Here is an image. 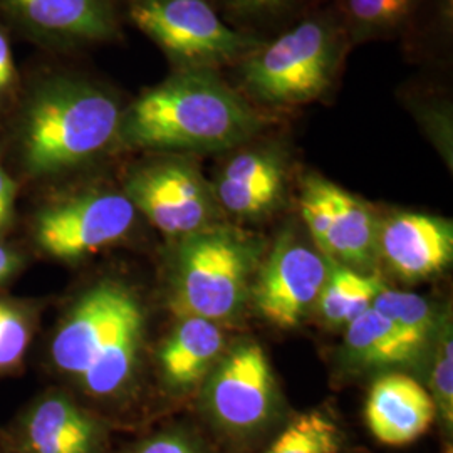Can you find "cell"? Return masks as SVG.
<instances>
[{
    "instance_id": "cell-21",
    "label": "cell",
    "mask_w": 453,
    "mask_h": 453,
    "mask_svg": "<svg viewBox=\"0 0 453 453\" xmlns=\"http://www.w3.org/2000/svg\"><path fill=\"white\" fill-rule=\"evenodd\" d=\"M387 286L378 275H370L327 259V277L318 299L324 321L348 326L372 308L376 296Z\"/></svg>"
},
{
    "instance_id": "cell-10",
    "label": "cell",
    "mask_w": 453,
    "mask_h": 453,
    "mask_svg": "<svg viewBox=\"0 0 453 453\" xmlns=\"http://www.w3.org/2000/svg\"><path fill=\"white\" fill-rule=\"evenodd\" d=\"M275 406V380L269 357L257 342H241L213 370L205 408L219 426L235 434L257 430Z\"/></svg>"
},
{
    "instance_id": "cell-29",
    "label": "cell",
    "mask_w": 453,
    "mask_h": 453,
    "mask_svg": "<svg viewBox=\"0 0 453 453\" xmlns=\"http://www.w3.org/2000/svg\"><path fill=\"white\" fill-rule=\"evenodd\" d=\"M12 71H14V65H12L11 48L4 34L0 33V82L4 88L12 80Z\"/></svg>"
},
{
    "instance_id": "cell-7",
    "label": "cell",
    "mask_w": 453,
    "mask_h": 453,
    "mask_svg": "<svg viewBox=\"0 0 453 453\" xmlns=\"http://www.w3.org/2000/svg\"><path fill=\"white\" fill-rule=\"evenodd\" d=\"M125 195L160 232L180 239L211 226L219 207L211 185L185 157L134 168L125 181Z\"/></svg>"
},
{
    "instance_id": "cell-12",
    "label": "cell",
    "mask_w": 453,
    "mask_h": 453,
    "mask_svg": "<svg viewBox=\"0 0 453 453\" xmlns=\"http://www.w3.org/2000/svg\"><path fill=\"white\" fill-rule=\"evenodd\" d=\"M353 48L378 41L417 44L432 20L450 29L452 0H329Z\"/></svg>"
},
{
    "instance_id": "cell-26",
    "label": "cell",
    "mask_w": 453,
    "mask_h": 453,
    "mask_svg": "<svg viewBox=\"0 0 453 453\" xmlns=\"http://www.w3.org/2000/svg\"><path fill=\"white\" fill-rule=\"evenodd\" d=\"M134 453H198V450L179 434H162L146 440Z\"/></svg>"
},
{
    "instance_id": "cell-25",
    "label": "cell",
    "mask_w": 453,
    "mask_h": 453,
    "mask_svg": "<svg viewBox=\"0 0 453 453\" xmlns=\"http://www.w3.org/2000/svg\"><path fill=\"white\" fill-rule=\"evenodd\" d=\"M434 403L449 426L453 421V344L450 329L441 336L434 370Z\"/></svg>"
},
{
    "instance_id": "cell-17",
    "label": "cell",
    "mask_w": 453,
    "mask_h": 453,
    "mask_svg": "<svg viewBox=\"0 0 453 453\" xmlns=\"http://www.w3.org/2000/svg\"><path fill=\"white\" fill-rule=\"evenodd\" d=\"M226 336L219 323L203 318H180L158 351L163 381L172 389L195 387L222 355Z\"/></svg>"
},
{
    "instance_id": "cell-13",
    "label": "cell",
    "mask_w": 453,
    "mask_h": 453,
    "mask_svg": "<svg viewBox=\"0 0 453 453\" xmlns=\"http://www.w3.org/2000/svg\"><path fill=\"white\" fill-rule=\"evenodd\" d=\"M286 190V160L274 146L243 148L220 168L211 187L224 211L257 219L274 211Z\"/></svg>"
},
{
    "instance_id": "cell-23",
    "label": "cell",
    "mask_w": 453,
    "mask_h": 453,
    "mask_svg": "<svg viewBox=\"0 0 453 453\" xmlns=\"http://www.w3.org/2000/svg\"><path fill=\"white\" fill-rule=\"evenodd\" d=\"M340 428L321 411L299 415L264 453H338Z\"/></svg>"
},
{
    "instance_id": "cell-3",
    "label": "cell",
    "mask_w": 453,
    "mask_h": 453,
    "mask_svg": "<svg viewBox=\"0 0 453 453\" xmlns=\"http://www.w3.org/2000/svg\"><path fill=\"white\" fill-rule=\"evenodd\" d=\"M145 333V312L119 282H101L84 292L50 341L58 372L88 395L110 398L128 387Z\"/></svg>"
},
{
    "instance_id": "cell-1",
    "label": "cell",
    "mask_w": 453,
    "mask_h": 453,
    "mask_svg": "<svg viewBox=\"0 0 453 453\" xmlns=\"http://www.w3.org/2000/svg\"><path fill=\"white\" fill-rule=\"evenodd\" d=\"M262 113L211 69H175L123 111V145L163 153H213L250 142L265 125Z\"/></svg>"
},
{
    "instance_id": "cell-31",
    "label": "cell",
    "mask_w": 453,
    "mask_h": 453,
    "mask_svg": "<svg viewBox=\"0 0 453 453\" xmlns=\"http://www.w3.org/2000/svg\"><path fill=\"white\" fill-rule=\"evenodd\" d=\"M449 453H452V449H449Z\"/></svg>"
},
{
    "instance_id": "cell-27",
    "label": "cell",
    "mask_w": 453,
    "mask_h": 453,
    "mask_svg": "<svg viewBox=\"0 0 453 453\" xmlns=\"http://www.w3.org/2000/svg\"><path fill=\"white\" fill-rule=\"evenodd\" d=\"M16 203V181L0 166V232H4L12 220Z\"/></svg>"
},
{
    "instance_id": "cell-4",
    "label": "cell",
    "mask_w": 453,
    "mask_h": 453,
    "mask_svg": "<svg viewBox=\"0 0 453 453\" xmlns=\"http://www.w3.org/2000/svg\"><path fill=\"white\" fill-rule=\"evenodd\" d=\"M121 116L118 99L95 82L59 78L44 84L24 121L26 168L46 177L95 158L118 138Z\"/></svg>"
},
{
    "instance_id": "cell-28",
    "label": "cell",
    "mask_w": 453,
    "mask_h": 453,
    "mask_svg": "<svg viewBox=\"0 0 453 453\" xmlns=\"http://www.w3.org/2000/svg\"><path fill=\"white\" fill-rule=\"evenodd\" d=\"M20 265H22V257L17 254L16 250L0 242V286L16 274Z\"/></svg>"
},
{
    "instance_id": "cell-24",
    "label": "cell",
    "mask_w": 453,
    "mask_h": 453,
    "mask_svg": "<svg viewBox=\"0 0 453 453\" xmlns=\"http://www.w3.org/2000/svg\"><path fill=\"white\" fill-rule=\"evenodd\" d=\"M33 319L27 309L0 299V372L22 363L33 340Z\"/></svg>"
},
{
    "instance_id": "cell-9",
    "label": "cell",
    "mask_w": 453,
    "mask_h": 453,
    "mask_svg": "<svg viewBox=\"0 0 453 453\" xmlns=\"http://www.w3.org/2000/svg\"><path fill=\"white\" fill-rule=\"evenodd\" d=\"M299 209L326 259L348 267L372 265L380 222L372 207L331 180L309 173L303 180Z\"/></svg>"
},
{
    "instance_id": "cell-22",
    "label": "cell",
    "mask_w": 453,
    "mask_h": 453,
    "mask_svg": "<svg viewBox=\"0 0 453 453\" xmlns=\"http://www.w3.org/2000/svg\"><path fill=\"white\" fill-rule=\"evenodd\" d=\"M372 308L389 319L406 342L420 353L434 326L432 308L421 296L387 288L376 296Z\"/></svg>"
},
{
    "instance_id": "cell-20",
    "label": "cell",
    "mask_w": 453,
    "mask_h": 453,
    "mask_svg": "<svg viewBox=\"0 0 453 453\" xmlns=\"http://www.w3.org/2000/svg\"><path fill=\"white\" fill-rule=\"evenodd\" d=\"M329 0H211L226 24L254 39L265 41L289 27Z\"/></svg>"
},
{
    "instance_id": "cell-5",
    "label": "cell",
    "mask_w": 453,
    "mask_h": 453,
    "mask_svg": "<svg viewBox=\"0 0 453 453\" xmlns=\"http://www.w3.org/2000/svg\"><path fill=\"white\" fill-rule=\"evenodd\" d=\"M254 245L226 226L200 228L181 239L170 306L179 318L213 323L239 312L254 271Z\"/></svg>"
},
{
    "instance_id": "cell-8",
    "label": "cell",
    "mask_w": 453,
    "mask_h": 453,
    "mask_svg": "<svg viewBox=\"0 0 453 453\" xmlns=\"http://www.w3.org/2000/svg\"><path fill=\"white\" fill-rule=\"evenodd\" d=\"M136 209L125 194L89 192L39 211L35 243L58 260L82 259L121 241L134 224Z\"/></svg>"
},
{
    "instance_id": "cell-30",
    "label": "cell",
    "mask_w": 453,
    "mask_h": 453,
    "mask_svg": "<svg viewBox=\"0 0 453 453\" xmlns=\"http://www.w3.org/2000/svg\"><path fill=\"white\" fill-rule=\"evenodd\" d=\"M0 89H4V86H2V82H0Z\"/></svg>"
},
{
    "instance_id": "cell-11",
    "label": "cell",
    "mask_w": 453,
    "mask_h": 453,
    "mask_svg": "<svg viewBox=\"0 0 453 453\" xmlns=\"http://www.w3.org/2000/svg\"><path fill=\"white\" fill-rule=\"evenodd\" d=\"M327 259L286 232L260 269L254 303L269 323L292 329L304 321L323 291Z\"/></svg>"
},
{
    "instance_id": "cell-19",
    "label": "cell",
    "mask_w": 453,
    "mask_h": 453,
    "mask_svg": "<svg viewBox=\"0 0 453 453\" xmlns=\"http://www.w3.org/2000/svg\"><path fill=\"white\" fill-rule=\"evenodd\" d=\"M344 344L349 359L366 368L406 363L418 355L393 323L372 308L346 326Z\"/></svg>"
},
{
    "instance_id": "cell-15",
    "label": "cell",
    "mask_w": 453,
    "mask_h": 453,
    "mask_svg": "<svg viewBox=\"0 0 453 453\" xmlns=\"http://www.w3.org/2000/svg\"><path fill=\"white\" fill-rule=\"evenodd\" d=\"M365 417L380 443L403 447L430 428L437 408L432 395L418 381L402 372H389L372 383Z\"/></svg>"
},
{
    "instance_id": "cell-2",
    "label": "cell",
    "mask_w": 453,
    "mask_h": 453,
    "mask_svg": "<svg viewBox=\"0 0 453 453\" xmlns=\"http://www.w3.org/2000/svg\"><path fill=\"white\" fill-rule=\"evenodd\" d=\"M349 50L340 16L327 2L262 41L224 76L262 113L286 111L331 96Z\"/></svg>"
},
{
    "instance_id": "cell-6",
    "label": "cell",
    "mask_w": 453,
    "mask_h": 453,
    "mask_svg": "<svg viewBox=\"0 0 453 453\" xmlns=\"http://www.w3.org/2000/svg\"><path fill=\"white\" fill-rule=\"evenodd\" d=\"M130 17L175 69L224 73L262 42L232 29L211 0H133Z\"/></svg>"
},
{
    "instance_id": "cell-18",
    "label": "cell",
    "mask_w": 453,
    "mask_h": 453,
    "mask_svg": "<svg viewBox=\"0 0 453 453\" xmlns=\"http://www.w3.org/2000/svg\"><path fill=\"white\" fill-rule=\"evenodd\" d=\"M20 16L46 33L104 41L116 33L108 0H7Z\"/></svg>"
},
{
    "instance_id": "cell-16",
    "label": "cell",
    "mask_w": 453,
    "mask_h": 453,
    "mask_svg": "<svg viewBox=\"0 0 453 453\" xmlns=\"http://www.w3.org/2000/svg\"><path fill=\"white\" fill-rule=\"evenodd\" d=\"M19 447L22 453H99L101 430L67 395L50 391L20 421Z\"/></svg>"
},
{
    "instance_id": "cell-14",
    "label": "cell",
    "mask_w": 453,
    "mask_h": 453,
    "mask_svg": "<svg viewBox=\"0 0 453 453\" xmlns=\"http://www.w3.org/2000/svg\"><path fill=\"white\" fill-rule=\"evenodd\" d=\"M378 250L402 279L432 277L452 262V222L426 213H395L380 226Z\"/></svg>"
}]
</instances>
